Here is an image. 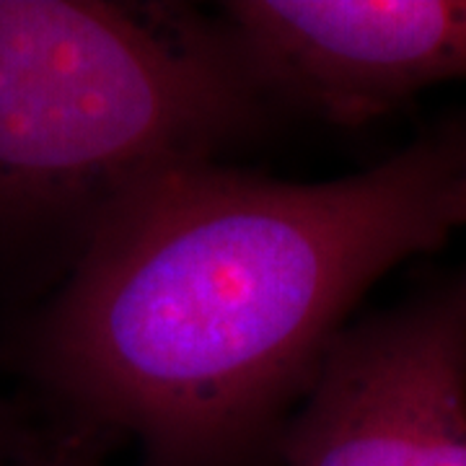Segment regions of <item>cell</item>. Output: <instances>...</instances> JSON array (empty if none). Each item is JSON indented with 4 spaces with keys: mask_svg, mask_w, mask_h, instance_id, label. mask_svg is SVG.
<instances>
[{
    "mask_svg": "<svg viewBox=\"0 0 466 466\" xmlns=\"http://www.w3.org/2000/svg\"><path fill=\"white\" fill-rule=\"evenodd\" d=\"M464 226L466 119L332 182L167 168L101 218L18 366L148 466H244L278 446L368 290Z\"/></svg>",
    "mask_w": 466,
    "mask_h": 466,
    "instance_id": "cell-1",
    "label": "cell"
},
{
    "mask_svg": "<svg viewBox=\"0 0 466 466\" xmlns=\"http://www.w3.org/2000/svg\"><path fill=\"white\" fill-rule=\"evenodd\" d=\"M220 16L0 0V267L67 272L116 202L272 125Z\"/></svg>",
    "mask_w": 466,
    "mask_h": 466,
    "instance_id": "cell-2",
    "label": "cell"
},
{
    "mask_svg": "<svg viewBox=\"0 0 466 466\" xmlns=\"http://www.w3.org/2000/svg\"><path fill=\"white\" fill-rule=\"evenodd\" d=\"M275 451L283 466H466V278L350 324Z\"/></svg>",
    "mask_w": 466,
    "mask_h": 466,
    "instance_id": "cell-3",
    "label": "cell"
},
{
    "mask_svg": "<svg viewBox=\"0 0 466 466\" xmlns=\"http://www.w3.org/2000/svg\"><path fill=\"white\" fill-rule=\"evenodd\" d=\"M220 21L267 99L332 125L466 78V0H233Z\"/></svg>",
    "mask_w": 466,
    "mask_h": 466,
    "instance_id": "cell-4",
    "label": "cell"
},
{
    "mask_svg": "<svg viewBox=\"0 0 466 466\" xmlns=\"http://www.w3.org/2000/svg\"><path fill=\"white\" fill-rule=\"evenodd\" d=\"M29 435L18 425V420L11 415L5 404H0V466H8L21 456H26L36 446H26Z\"/></svg>",
    "mask_w": 466,
    "mask_h": 466,
    "instance_id": "cell-5",
    "label": "cell"
}]
</instances>
